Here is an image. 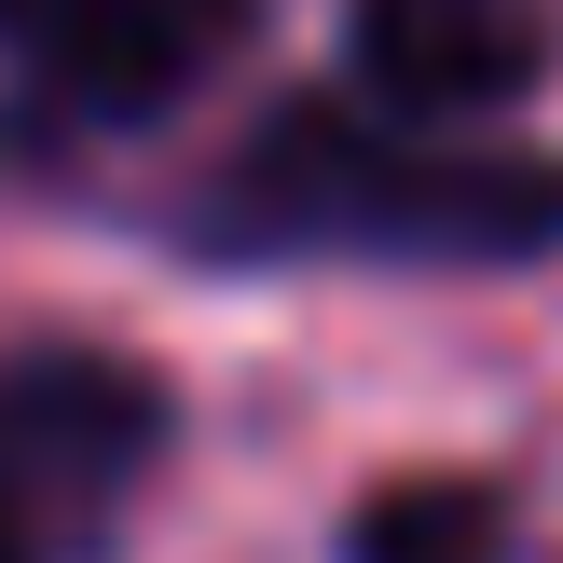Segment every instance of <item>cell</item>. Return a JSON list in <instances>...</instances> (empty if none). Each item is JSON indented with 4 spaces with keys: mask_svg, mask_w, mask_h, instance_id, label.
<instances>
[{
    "mask_svg": "<svg viewBox=\"0 0 563 563\" xmlns=\"http://www.w3.org/2000/svg\"><path fill=\"white\" fill-rule=\"evenodd\" d=\"M344 563H509V495H482V482H385V495H357Z\"/></svg>",
    "mask_w": 563,
    "mask_h": 563,
    "instance_id": "cell-5",
    "label": "cell"
},
{
    "mask_svg": "<svg viewBox=\"0 0 563 563\" xmlns=\"http://www.w3.org/2000/svg\"><path fill=\"white\" fill-rule=\"evenodd\" d=\"M344 69H357V110H385V124L482 137L495 110L537 97L550 0H344Z\"/></svg>",
    "mask_w": 563,
    "mask_h": 563,
    "instance_id": "cell-3",
    "label": "cell"
},
{
    "mask_svg": "<svg viewBox=\"0 0 563 563\" xmlns=\"http://www.w3.org/2000/svg\"><path fill=\"white\" fill-rule=\"evenodd\" d=\"M165 385L97 344L0 357V563H82L165 454Z\"/></svg>",
    "mask_w": 563,
    "mask_h": 563,
    "instance_id": "cell-2",
    "label": "cell"
},
{
    "mask_svg": "<svg viewBox=\"0 0 563 563\" xmlns=\"http://www.w3.org/2000/svg\"><path fill=\"white\" fill-rule=\"evenodd\" d=\"M220 262H385V275H495L563 247V165L495 137L385 124L357 97H302L247 137L192 207Z\"/></svg>",
    "mask_w": 563,
    "mask_h": 563,
    "instance_id": "cell-1",
    "label": "cell"
},
{
    "mask_svg": "<svg viewBox=\"0 0 563 563\" xmlns=\"http://www.w3.org/2000/svg\"><path fill=\"white\" fill-rule=\"evenodd\" d=\"M234 27H247V0H0V55L55 110H97V124L192 97Z\"/></svg>",
    "mask_w": 563,
    "mask_h": 563,
    "instance_id": "cell-4",
    "label": "cell"
}]
</instances>
